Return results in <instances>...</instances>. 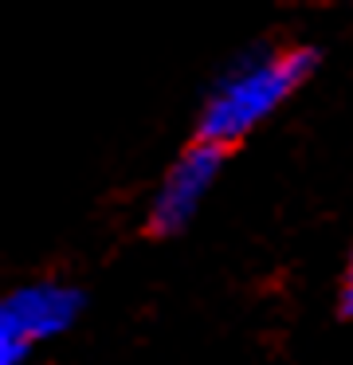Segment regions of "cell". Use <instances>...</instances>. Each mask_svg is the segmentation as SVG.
Segmentation results:
<instances>
[{
    "label": "cell",
    "mask_w": 353,
    "mask_h": 365,
    "mask_svg": "<svg viewBox=\"0 0 353 365\" xmlns=\"http://www.w3.org/2000/svg\"><path fill=\"white\" fill-rule=\"evenodd\" d=\"M342 310L353 314V263H349V275H345V287H342Z\"/></svg>",
    "instance_id": "3957f363"
},
{
    "label": "cell",
    "mask_w": 353,
    "mask_h": 365,
    "mask_svg": "<svg viewBox=\"0 0 353 365\" xmlns=\"http://www.w3.org/2000/svg\"><path fill=\"white\" fill-rule=\"evenodd\" d=\"M227 145H208V142H196L188 145L185 153H180V161L173 165V173L165 177V189L161 197H157L153 212H149V224H145V236H173L177 228H185V220L193 216L196 200H200V192L208 189V181L216 177L220 161L227 158Z\"/></svg>",
    "instance_id": "7a4b0ae2"
},
{
    "label": "cell",
    "mask_w": 353,
    "mask_h": 365,
    "mask_svg": "<svg viewBox=\"0 0 353 365\" xmlns=\"http://www.w3.org/2000/svg\"><path fill=\"white\" fill-rule=\"evenodd\" d=\"M314 63H318V56H314L310 48L275 51L267 63H259L255 71L240 75V79L227 83V87L212 98L208 114H204L200 126H196V142L240 150L243 134H247L275 103H282V98L310 75Z\"/></svg>",
    "instance_id": "6da1fadb"
}]
</instances>
